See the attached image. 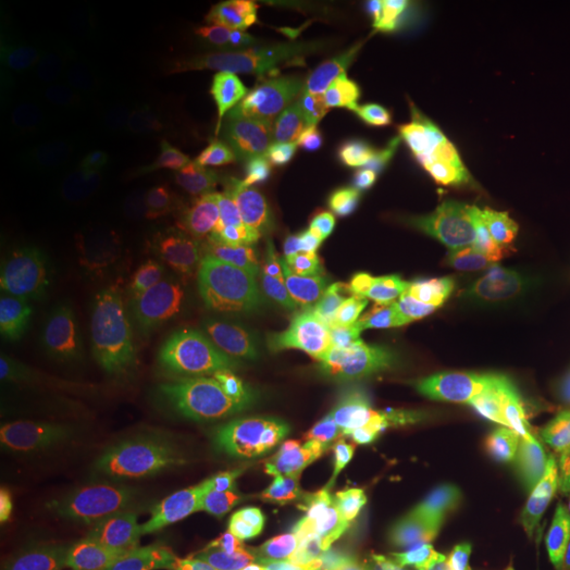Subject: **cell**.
Here are the masks:
<instances>
[{
    "instance_id": "d6986e66",
    "label": "cell",
    "mask_w": 570,
    "mask_h": 570,
    "mask_svg": "<svg viewBox=\"0 0 570 570\" xmlns=\"http://www.w3.org/2000/svg\"><path fill=\"white\" fill-rule=\"evenodd\" d=\"M273 402V391L262 377L235 375L219 383L202 404L198 423L225 425V428H248L259 417H265Z\"/></svg>"
},
{
    "instance_id": "ac0fdd59",
    "label": "cell",
    "mask_w": 570,
    "mask_h": 570,
    "mask_svg": "<svg viewBox=\"0 0 570 570\" xmlns=\"http://www.w3.org/2000/svg\"><path fill=\"white\" fill-rule=\"evenodd\" d=\"M362 487L348 479L333 481L317 494L312 508V529L325 544H365V508H362Z\"/></svg>"
},
{
    "instance_id": "cb8c5ba5",
    "label": "cell",
    "mask_w": 570,
    "mask_h": 570,
    "mask_svg": "<svg viewBox=\"0 0 570 570\" xmlns=\"http://www.w3.org/2000/svg\"><path fill=\"white\" fill-rule=\"evenodd\" d=\"M552 570H570V566H562V568H552Z\"/></svg>"
},
{
    "instance_id": "52a82bcc",
    "label": "cell",
    "mask_w": 570,
    "mask_h": 570,
    "mask_svg": "<svg viewBox=\"0 0 570 570\" xmlns=\"http://www.w3.org/2000/svg\"><path fill=\"white\" fill-rule=\"evenodd\" d=\"M180 367L169 354L127 352L96 365L85 377L82 396L96 415H146L173 394Z\"/></svg>"
},
{
    "instance_id": "7a4b0ae2",
    "label": "cell",
    "mask_w": 570,
    "mask_h": 570,
    "mask_svg": "<svg viewBox=\"0 0 570 570\" xmlns=\"http://www.w3.org/2000/svg\"><path fill=\"white\" fill-rule=\"evenodd\" d=\"M439 454L479 489L504 491L531 483L547 454V436L537 425L479 402L468 415L441 428Z\"/></svg>"
},
{
    "instance_id": "ba28073f",
    "label": "cell",
    "mask_w": 570,
    "mask_h": 570,
    "mask_svg": "<svg viewBox=\"0 0 570 570\" xmlns=\"http://www.w3.org/2000/svg\"><path fill=\"white\" fill-rule=\"evenodd\" d=\"M101 132L92 119L77 114H35L11 127L6 146L11 161L27 175L59 177L96 159Z\"/></svg>"
},
{
    "instance_id": "7c38bea8",
    "label": "cell",
    "mask_w": 570,
    "mask_h": 570,
    "mask_svg": "<svg viewBox=\"0 0 570 570\" xmlns=\"http://www.w3.org/2000/svg\"><path fill=\"white\" fill-rule=\"evenodd\" d=\"M502 415H558L570 410V362L552 348H533L487 399Z\"/></svg>"
},
{
    "instance_id": "44dd1931",
    "label": "cell",
    "mask_w": 570,
    "mask_h": 570,
    "mask_svg": "<svg viewBox=\"0 0 570 570\" xmlns=\"http://www.w3.org/2000/svg\"><path fill=\"white\" fill-rule=\"evenodd\" d=\"M547 525H550V552L539 570L570 566V479L544 483Z\"/></svg>"
},
{
    "instance_id": "603a6c76",
    "label": "cell",
    "mask_w": 570,
    "mask_h": 570,
    "mask_svg": "<svg viewBox=\"0 0 570 570\" xmlns=\"http://www.w3.org/2000/svg\"><path fill=\"white\" fill-rule=\"evenodd\" d=\"M562 460H566V470H562V475H566V479H570V449L566 454H562Z\"/></svg>"
},
{
    "instance_id": "6da1fadb",
    "label": "cell",
    "mask_w": 570,
    "mask_h": 570,
    "mask_svg": "<svg viewBox=\"0 0 570 570\" xmlns=\"http://www.w3.org/2000/svg\"><path fill=\"white\" fill-rule=\"evenodd\" d=\"M550 552L544 481L497 491L458 523L444 544L446 570H539Z\"/></svg>"
},
{
    "instance_id": "3957f363",
    "label": "cell",
    "mask_w": 570,
    "mask_h": 570,
    "mask_svg": "<svg viewBox=\"0 0 570 570\" xmlns=\"http://www.w3.org/2000/svg\"><path fill=\"white\" fill-rule=\"evenodd\" d=\"M248 428L196 423L175 433L154 462V487L173 504H202L225 494L252 465Z\"/></svg>"
},
{
    "instance_id": "8fae6325",
    "label": "cell",
    "mask_w": 570,
    "mask_h": 570,
    "mask_svg": "<svg viewBox=\"0 0 570 570\" xmlns=\"http://www.w3.org/2000/svg\"><path fill=\"white\" fill-rule=\"evenodd\" d=\"M32 312L53 325H77L101 309L109 285L92 262L63 256L42 265L30 281Z\"/></svg>"
},
{
    "instance_id": "277c9868",
    "label": "cell",
    "mask_w": 570,
    "mask_h": 570,
    "mask_svg": "<svg viewBox=\"0 0 570 570\" xmlns=\"http://www.w3.org/2000/svg\"><path fill=\"white\" fill-rule=\"evenodd\" d=\"M489 175H537L570 180V127L433 148L412 169V183L436 185Z\"/></svg>"
},
{
    "instance_id": "7402d4cb",
    "label": "cell",
    "mask_w": 570,
    "mask_h": 570,
    "mask_svg": "<svg viewBox=\"0 0 570 570\" xmlns=\"http://www.w3.org/2000/svg\"><path fill=\"white\" fill-rule=\"evenodd\" d=\"M558 344H560V354L566 356L570 362V288H568V302L566 306L560 309V317H558Z\"/></svg>"
},
{
    "instance_id": "5b68a950",
    "label": "cell",
    "mask_w": 570,
    "mask_h": 570,
    "mask_svg": "<svg viewBox=\"0 0 570 570\" xmlns=\"http://www.w3.org/2000/svg\"><path fill=\"white\" fill-rule=\"evenodd\" d=\"M365 508V544L389 550L431 531L439 523L441 508L436 487L417 462H394L375 470L362 487Z\"/></svg>"
},
{
    "instance_id": "4fadbf2b",
    "label": "cell",
    "mask_w": 570,
    "mask_h": 570,
    "mask_svg": "<svg viewBox=\"0 0 570 570\" xmlns=\"http://www.w3.org/2000/svg\"><path fill=\"white\" fill-rule=\"evenodd\" d=\"M159 151L142 132L127 130L104 138L92 159V194L109 206H130L151 190Z\"/></svg>"
},
{
    "instance_id": "ffe728a7",
    "label": "cell",
    "mask_w": 570,
    "mask_h": 570,
    "mask_svg": "<svg viewBox=\"0 0 570 570\" xmlns=\"http://www.w3.org/2000/svg\"><path fill=\"white\" fill-rule=\"evenodd\" d=\"M512 48L520 59L547 61L570 69V0L533 13Z\"/></svg>"
},
{
    "instance_id": "2e32d148",
    "label": "cell",
    "mask_w": 570,
    "mask_h": 570,
    "mask_svg": "<svg viewBox=\"0 0 570 570\" xmlns=\"http://www.w3.org/2000/svg\"><path fill=\"white\" fill-rule=\"evenodd\" d=\"M489 85L523 109L570 122V69L566 67L547 61L510 63L491 71Z\"/></svg>"
},
{
    "instance_id": "8992f818",
    "label": "cell",
    "mask_w": 570,
    "mask_h": 570,
    "mask_svg": "<svg viewBox=\"0 0 570 570\" xmlns=\"http://www.w3.org/2000/svg\"><path fill=\"white\" fill-rule=\"evenodd\" d=\"M475 396L462 383L449 377L444 370L428 365L417 352H404L402 356V381L394 396L381 410L354 420L346 425V436L381 431L396 423H428V425H452L454 420L468 415L475 407Z\"/></svg>"
},
{
    "instance_id": "5bb4252c",
    "label": "cell",
    "mask_w": 570,
    "mask_h": 570,
    "mask_svg": "<svg viewBox=\"0 0 570 570\" xmlns=\"http://www.w3.org/2000/svg\"><path fill=\"white\" fill-rule=\"evenodd\" d=\"M169 206L183 223L204 227V230H223L235 214V194L223 173L204 161H185L167 180Z\"/></svg>"
},
{
    "instance_id": "9a60e30c",
    "label": "cell",
    "mask_w": 570,
    "mask_h": 570,
    "mask_svg": "<svg viewBox=\"0 0 570 570\" xmlns=\"http://www.w3.org/2000/svg\"><path fill=\"white\" fill-rule=\"evenodd\" d=\"M111 244L138 265H177L194 252V238L159 212H127L111 225Z\"/></svg>"
},
{
    "instance_id": "9c48e42d",
    "label": "cell",
    "mask_w": 570,
    "mask_h": 570,
    "mask_svg": "<svg viewBox=\"0 0 570 570\" xmlns=\"http://www.w3.org/2000/svg\"><path fill=\"white\" fill-rule=\"evenodd\" d=\"M317 320L333 333L396 331L412 320L410 306L391 283L370 265L341 269L327 281Z\"/></svg>"
},
{
    "instance_id": "30bf717a",
    "label": "cell",
    "mask_w": 570,
    "mask_h": 570,
    "mask_svg": "<svg viewBox=\"0 0 570 570\" xmlns=\"http://www.w3.org/2000/svg\"><path fill=\"white\" fill-rule=\"evenodd\" d=\"M525 235L544 269V302L539 320V338H544L554 320V302L570 283V180H547L533 188Z\"/></svg>"
},
{
    "instance_id": "e0dca14e",
    "label": "cell",
    "mask_w": 570,
    "mask_h": 570,
    "mask_svg": "<svg viewBox=\"0 0 570 570\" xmlns=\"http://www.w3.org/2000/svg\"><path fill=\"white\" fill-rule=\"evenodd\" d=\"M327 281L309 265H285L262 285L259 306L281 325H298L320 312Z\"/></svg>"
},
{
    "instance_id": "d4e9b609",
    "label": "cell",
    "mask_w": 570,
    "mask_h": 570,
    "mask_svg": "<svg viewBox=\"0 0 570 570\" xmlns=\"http://www.w3.org/2000/svg\"><path fill=\"white\" fill-rule=\"evenodd\" d=\"M568 288H570V285H568Z\"/></svg>"
}]
</instances>
